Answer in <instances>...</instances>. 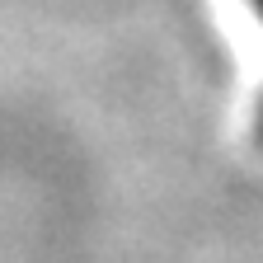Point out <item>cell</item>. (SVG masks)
<instances>
[{
	"instance_id": "cell-1",
	"label": "cell",
	"mask_w": 263,
	"mask_h": 263,
	"mask_svg": "<svg viewBox=\"0 0 263 263\" xmlns=\"http://www.w3.org/2000/svg\"><path fill=\"white\" fill-rule=\"evenodd\" d=\"M254 5V14H258V24H263V0H249ZM249 132H254V146L263 151V89H258V104H254V122H249Z\"/></svg>"
}]
</instances>
